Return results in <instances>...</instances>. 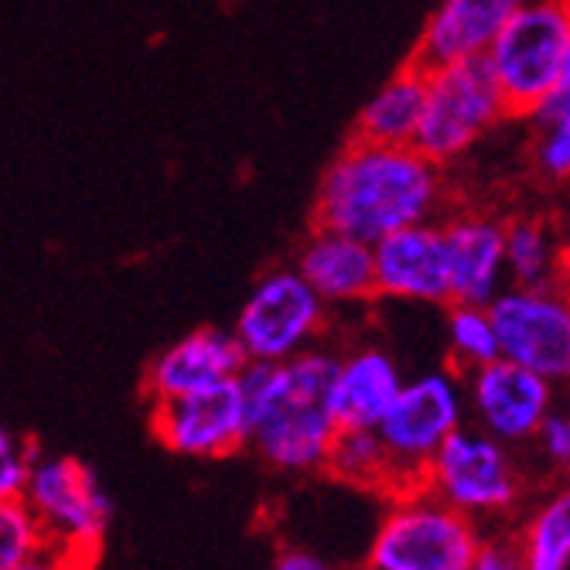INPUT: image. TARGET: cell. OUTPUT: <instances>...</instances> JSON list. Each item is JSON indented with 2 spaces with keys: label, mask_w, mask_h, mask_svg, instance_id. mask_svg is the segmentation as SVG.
Returning <instances> with one entry per match:
<instances>
[{
  "label": "cell",
  "mask_w": 570,
  "mask_h": 570,
  "mask_svg": "<svg viewBox=\"0 0 570 570\" xmlns=\"http://www.w3.org/2000/svg\"><path fill=\"white\" fill-rule=\"evenodd\" d=\"M505 117L502 92L482 56L431 66L424 72V110L413 147L444 168L469 154Z\"/></svg>",
  "instance_id": "cell-6"
},
{
  "label": "cell",
  "mask_w": 570,
  "mask_h": 570,
  "mask_svg": "<svg viewBox=\"0 0 570 570\" xmlns=\"http://www.w3.org/2000/svg\"><path fill=\"white\" fill-rule=\"evenodd\" d=\"M527 120L533 124V130L540 127H557V124H570V86L557 89L550 96H543L537 107L527 114Z\"/></svg>",
  "instance_id": "cell-29"
},
{
  "label": "cell",
  "mask_w": 570,
  "mask_h": 570,
  "mask_svg": "<svg viewBox=\"0 0 570 570\" xmlns=\"http://www.w3.org/2000/svg\"><path fill=\"white\" fill-rule=\"evenodd\" d=\"M424 72H428L424 66L410 62L396 76H390L373 92L366 107H362L355 124V140L413 147V134H417L421 110H424Z\"/></svg>",
  "instance_id": "cell-19"
},
{
  "label": "cell",
  "mask_w": 570,
  "mask_h": 570,
  "mask_svg": "<svg viewBox=\"0 0 570 570\" xmlns=\"http://www.w3.org/2000/svg\"><path fill=\"white\" fill-rule=\"evenodd\" d=\"M448 355H451V370L458 373H472L485 366V362L499 358V342H495L489 307L448 304Z\"/></svg>",
  "instance_id": "cell-23"
},
{
  "label": "cell",
  "mask_w": 570,
  "mask_h": 570,
  "mask_svg": "<svg viewBox=\"0 0 570 570\" xmlns=\"http://www.w3.org/2000/svg\"><path fill=\"white\" fill-rule=\"evenodd\" d=\"M403 386V373L396 358L380 345H358L348 355H338L332 380V413L342 428H376L390 410L393 396Z\"/></svg>",
  "instance_id": "cell-18"
},
{
  "label": "cell",
  "mask_w": 570,
  "mask_h": 570,
  "mask_svg": "<svg viewBox=\"0 0 570 570\" xmlns=\"http://www.w3.org/2000/svg\"><path fill=\"white\" fill-rule=\"evenodd\" d=\"M421 485L479 527L515 512L527 495L515 448L482 434L472 424H461L438 448Z\"/></svg>",
  "instance_id": "cell-5"
},
{
  "label": "cell",
  "mask_w": 570,
  "mask_h": 570,
  "mask_svg": "<svg viewBox=\"0 0 570 570\" xmlns=\"http://www.w3.org/2000/svg\"><path fill=\"white\" fill-rule=\"evenodd\" d=\"M469 570H523L520 563V550H515V540L512 533H492V537H482Z\"/></svg>",
  "instance_id": "cell-28"
},
{
  "label": "cell",
  "mask_w": 570,
  "mask_h": 570,
  "mask_svg": "<svg viewBox=\"0 0 570 570\" xmlns=\"http://www.w3.org/2000/svg\"><path fill=\"white\" fill-rule=\"evenodd\" d=\"M325 322L328 304L297 267H281L253 284L229 332L246 362H287L318 345Z\"/></svg>",
  "instance_id": "cell-9"
},
{
  "label": "cell",
  "mask_w": 570,
  "mask_h": 570,
  "mask_svg": "<svg viewBox=\"0 0 570 570\" xmlns=\"http://www.w3.org/2000/svg\"><path fill=\"white\" fill-rule=\"evenodd\" d=\"M89 567H92V557H79V553H66V550H56V547H45L38 557H31L18 570H89Z\"/></svg>",
  "instance_id": "cell-30"
},
{
  "label": "cell",
  "mask_w": 570,
  "mask_h": 570,
  "mask_svg": "<svg viewBox=\"0 0 570 570\" xmlns=\"http://www.w3.org/2000/svg\"><path fill=\"white\" fill-rule=\"evenodd\" d=\"M24 505L38 520L45 543L92 557L114 520V499L102 489L92 464L38 448L24 482Z\"/></svg>",
  "instance_id": "cell-8"
},
{
  "label": "cell",
  "mask_w": 570,
  "mask_h": 570,
  "mask_svg": "<svg viewBox=\"0 0 570 570\" xmlns=\"http://www.w3.org/2000/svg\"><path fill=\"white\" fill-rule=\"evenodd\" d=\"M376 297L448 304V261L441 219L403 226L373 243Z\"/></svg>",
  "instance_id": "cell-13"
},
{
  "label": "cell",
  "mask_w": 570,
  "mask_h": 570,
  "mask_svg": "<svg viewBox=\"0 0 570 570\" xmlns=\"http://www.w3.org/2000/svg\"><path fill=\"white\" fill-rule=\"evenodd\" d=\"M45 547V533L24 499H0V570L24 567Z\"/></svg>",
  "instance_id": "cell-24"
},
{
  "label": "cell",
  "mask_w": 570,
  "mask_h": 570,
  "mask_svg": "<svg viewBox=\"0 0 570 570\" xmlns=\"http://www.w3.org/2000/svg\"><path fill=\"white\" fill-rule=\"evenodd\" d=\"M533 165L543 181L560 185L570 175V124L540 127L533 144Z\"/></svg>",
  "instance_id": "cell-26"
},
{
  "label": "cell",
  "mask_w": 570,
  "mask_h": 570,
  "mask_svg": "<svg viewBox=\"0 0 570 570\" xmlns=\"http://www.w3.org/2000/svg\"><path fill=\"white\" fill-rule=\"evenodd\" d=\"M150 431L181 458H226L246 448V403L236 380L150 403Z\"/></svg>",
  "instance_id": "cell-12"
},
{
  "label": "cell",
  "mask_w": 570,
  "mask_h": 570,
  "mask_svg": "<svg viewBox=\"0 0 570 570\" xmlns=\"http://www.w3.org/2000/svg\"><path fill=\"white\" fill-rule=\"evenodd\" d=\"M325 472L362 492H400L393 461L373 428H342L325 458Z\"/></svg>",
  "instance_id": "cell-21"
},
{
  "label": "cell",
  "mask_w": 570,
  "mask_h": 570,
  "mask_svg": "<svg viewBox=\"0 0 570 570\" xmlns=\"http://www.w3.org/2000/svg\"><path fill=\"white\" fill-rule=\"evenodd\" d=\"M512 540L523 570H570V495H547Z\"/></svg>",
  "instance_id": "cell-22"
},
{
  "label": "cell",
  "mask_w": 570,
  "mask_h": 570,
  "mask_svg": "<svg viewBox=\"0 0 570 570\" xmlns=\"http://www.w3.org/2000/svg\"><path fill=\"white\" fill-rule=\"evenodd\" d=\"M461 424H469V403L458 370L441 366L403 380L390 410L373 428L393 461L400 492L421 485L431 458Z\"/></svg>",
  "instance_id": "cell-7"
},
{
  "label": "cell",
  "mask_w": 570,
  "mask_h": 570,
  "mask_svg": "<svg viewBox=\"0 0 570 570\" xmlns=\"http://www.w3.org/2000/svg\"><path fill=\"white\" fill-rule=\"evenodd\" d=\"M448 304H489L505 287V219L454 213L441 219Z\"/></svg>",
  "instance_id": "cell-14"
},
{
  "label": "cell",
  "mask_w": 570,
  "mask_h": 570,
  "mask_svg": "<svg viewBox=\"0 0 570 570\" xmlns=\"http://www.w3.org/2000/svg\"><path fill=\"white\" fill-rule=\"evenodd\" d=\"M444 171L417 147L352 140L328 165L315 216L318 226L376 243L403 226L441 219Z\"/></svg>",
  "instance_id": "cell-1"
},
{
  "label": "cell",
  "mask_w": 570,
  "mask_h": 570,
  "mask_svg": "<svg viewBox=\"0 0 570 570\" xmlns=\"http://www.w3.org/2000/svg\"><path fill=\"white\" fill-rule=\"evenodd\" d=\"M482 59L509 117H527L543 96L570 86V4L523 0Z\"/></svg>",
  "instance_id": "cell-3"
},
{
  "label": "cell",
  "mask_w": 570,
  "mask_h": 570,
  "mask_svg": "<svg viewBox=\"0 0 570 570\" xmlns=\"http://www.w3.org/2000/svg\"><path fill=\"white\" fill-rule=\"evenodd\" d=\"M297 274L328 307H352L376 297L373 246L318 226L297 256Z\"/></svg>",
  "instance_id": "cell-16"
},
{
  "label": "cell",
  "mask_w": 570,
  "mask_h": 570,
  "mask_svg": "<svg viewBox=\"0 0 570 570\" xmlns=\"http://www.w3.org/2000/svg\"><path fill=\"white\" fill-rule=\"evenodd\" d=\"M271 570H338L335 563H328L322 553L315 550H304V547H287L277 553Z\"/></svg>",
  "instance_id": "cell-31"
},
{
  "label": "cell",
  "mask_w": 570,
  "mask_h": 570,
  "mask_svg": "<svg viewBox=\"0 0 570 570\" xmlns=\"http://www.w3.org/2000/svg\"><path fill=\"white\" fill-rule=\"evenodd\" d=\"M520 4L523 0H441L417 41L413 62L431 69L485 56V48Z\"/></svg>",
  "instance_id": "cell-17"
},
{
  "label": "cell",
  "mask_w": 570,
  "mask_h": 570,
  "mask_svg": "<svg viewBox=\"0 0 570 570\" xmlns=\"http://www.w3.org/2000/svg\"><path fill=\"white\" fill-rule=\"evenodd\" d=\"M567 249L553 223L509 219L505 223V284L512 287H563Z\"/></svg>",
  "instance_id": "cell-20"
},
{
  "label": "cell",
  "mask_w": 570,
  "mask_h": 570,
  "mask_svg": "<svg viewBox=\"0 0 570 570\" xmlns=\"http://www.w3.org/2000/svg\"><path fill=\"white\" fill-rule=\"evenodd\" d=\"M246 358L233 338L229 328H195L175 345H168L161 355H154L144 376V393L147 400H171L185 396L195 390H209L216 383L236 380Z\"/></svg>",
  "instance_id": "cell-15"
},
{
  "label": "cell",
  "mask_w": 570,
  "mask_h": 570,
  "mask_svg": "<svg viewBox=\"0 0 570 570\" xmlns=\"http://www.w3.org/2000/svg\"><path fill=\"white\" fill-rule=\"evenodd\" d=\"M338 355L307 348L287 362H246L236 383L246 403V448L284 475L325 472L338 434L328 403Z\"/></svg>",
  "instance_id": "cell-2"
},
{
  "label": "cell",
  "mask_w": 570,
  "mask_h": 570,
  "mask_svg": "<svg viewBox=\"0 0 570 570\" xmlns=\"http://www.w3.org/2000/svg\"><path fill=\"white\" fill-rule=\"evenodd\" d=\"M499 358H509L550 383L570 376V304L563 287L505 284L489 304Z\"/></svg>",
  "instance_id": "cell-10"
},
{
  "label": "cell",
  "mask_w": 570,
  "mask_h": 570,
  "mask_svg": "<svg viewBox=\"0 0 570 570\" xmlns=\"http://www.w3.org/2000/svg\"><path fill=\"white\" fill-rule=\"evenodd\" d=\"M482 537L475 520L413 485L390 495L366 547V570H469Z\"/></svg>",
  "instance_id": "cell-4"
},
{
  "label": "cell",
  "mask_w": 570,
  "mask_h": 570,
  "mask_svg": "<svg viewBox=\"0 0 570 570\" xmlns=\"http://www.w3.org/2000/svg\"><path fill=\"white\" fill-rule=\"evenodd\" d=\"M38 444L0 424V499H21Z\"/></svg>",
  "instance_id": "cell-25"
},
{
  "label": "cell",
  "mask_w": 570,
  "mask_h": 570,
  "mask_svg": "<svg viewBox=\"0 0 570 570\" xmlns=\"http://www.w3.org/2000/svg\"><path fill=\"white\" fill-rule=\"evenodd\" d=\"M461 380L472 428L509 448L530 444L540 421L557 406V383L515 366L509 358L485 362L472 373H461Z\"/></svg>",
  "instance_id": "cell-11"
},
{
  "label": "cell",
  "mask_w": 570,
  "mask_h": 570,
  "mask_svg": "<svg viewBox=\"0 0 570 570\" xmlns=\"http://www.w3.org/2000/svg\"><path fill=\"white\" fill-rule=\"evenodd\" d=\"M530 444L540 451V458L550 464V469H567V464H570V417L560 406H553L540 421Z\"/></svg>",
  "instance_id": "cell-27"
}]
</instances>
